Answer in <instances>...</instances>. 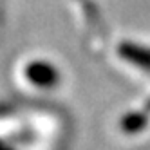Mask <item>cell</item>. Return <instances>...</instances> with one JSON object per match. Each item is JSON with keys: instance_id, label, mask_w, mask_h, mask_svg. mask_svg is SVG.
<instances>
[{"instance_id": "2", "label": "cell", "mask_w": 150, "mask_h": 150, "mask_svg": "<svg viewBox=\"0 0 150 150\" xmlns=\"http://www.w3.org/2000/svg\"><path fill=\"white\" fill-rule=\"evenodd\" d=\"M117 52H120V56L132 63L134 67L141 69L145 72H150V49L148 47H143L139 44H130V42H125L117 47Z\"/></svg>"}, {"instance_id": "1", "label": "cell", "mask_w": 150, "mask_h": 150, "mask_svg": "<svg viewBox=\"0 0 150 150\" xmlns=\"http://www.w3.org/2000/svg\"><path fill=\"white\" fill-rule=\"evenodd\" d=\"M24 76H25L29 85H33V87H36V89H42V91L54 89L62 81L60 69L52 62L42 60V58L31 60V62L25 63Z\"/></svg>"}, {"instance_id": "3", "label": "cell", "mask_w": 150, "mask_h": 150, "mask_svg": "<svg viewBox=\"0 0 150 150\" xmlns=\"http://www.w3.org/2000/svg\"><path fill=\"white\" fill-rule=\"evenodd\" d=\"M0 150H11V148H7V146H4V145H0Z\"/></svg>"}]
</instances>
